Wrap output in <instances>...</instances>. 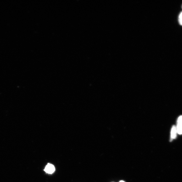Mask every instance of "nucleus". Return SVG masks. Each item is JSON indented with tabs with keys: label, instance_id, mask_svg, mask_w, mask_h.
Listing matches in <instances>:
<instances>
[{
	"label": "nucleus",
	"instance_id": "20e7f679",
	"mask_svg": "<svg viewBox=\"0 0 182 182\" xmlns=\"http://www.w3.org/2000/svg\"><path fill=\"white\" fill-rule=\"evenodd\" d=\"M178 21L180 24L182 26V12L180 14L179 17H178Z\"/></svg>",
	"mask_w": 182,
	"mask_h": 182
},
{
	"label": "nucleus",
	"instance_id": "7ed1b4c3",
	"mask_svg": "<svg viewBox=\"0 0 182 182\" xmlns=\"http://www.w3.org/2000/svg\"><path fill=\"white\" fill-rule=\"evenodd\" d=\"M177 133L176 127L174 126L172 127L171 131V140H172L173 139L176 138Z\"/></svg>",
	"mask_w": 182,
	"mask_h": 182
},
{
	"label": "nucleus",
	"instance_id": "423d86ee",
	"mask_svg": "<svg viewBox=\"0 0 182 182\" xmlns=\"http://www.w3.org/2000/svg\"></svg>",
	"mask_w": 182,
	"mask_h": 182
},
{
	"label": "nucleus",
	"instance_id": "f03ea898",
	"mask_svg": "<svg viewBox=\"0 0 182 182\" xmlns=\"http://www.w3.org/2000/svg\"><path fill=\"white\" fill-rule=\"evenodd\" d=\"M176 128L177 133L180 135L182 134V116L178 117Z\"/></svg>",
	"mask_w": 182,
	"mask_h": 182
},
{
	"label": "nucleus",
	"instance_id": "39448f33",
	"mask_svg": "<svg viewBox=\"0 0 182 182\" xmlns=\"http://www.w3.org/2000/svg\"><path fill=\"white\" fill-rule=\"evenodd\" d=\"M119 182H125L121 180V181H120Z\"/></svg>",
	"mask_w": 182,
	"mask_h": 182
},
{
	"label": "nucleus",
	"instance_id": "f257e3e1",
	"mask_svg": "<svg viewBox=\"0 0 182 182\" xmlns=\"http://www.w3.org/2000/svg\"><path fill=\"white\" fill-rule=\"evenodd\" d=\"M44 170L46 172L51 174L54 173L55 171V167L52 164L49 163L46 166Z\"/></svg>",
	"mask_w": 182,
	"mask_h": 182
}]
</instances>
